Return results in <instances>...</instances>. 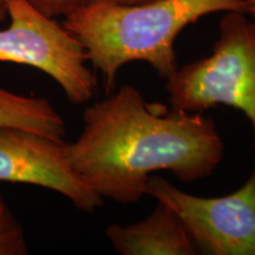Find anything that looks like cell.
I'll return each mask as SVG.
<instances>
[{
    "label": "cell",
    "instance_id": "obj_6",
    "mask_svg": "<svg viewBox=\"0 0 255 255\" xmlns=\"http://www.w3.org/2000/svg\"><path fill=\"white\" fill-rule=\"evenodd\" d=\"M0 182L56 191L84 213L96 212L104 201L73 170L64 139L21 128L0 127Z\"/></svg>",
    "mask_w": 255,
    "mask_h": 255
},
{
    "label": "cell",
    "instance_id": "obj_9",
    "mask_svg": "<svg viewBox=\"0 0 255 255\" xmlns=\"http://www.w3.org/2000/svg\"><path fill=\"white\" fill-rule=\"evenodd\" d=\"M28 246L23 226L0 193V255H26Z\"/></svg>",
    "mask_w": 255,
    "mask_h": 255
},
{
    "label": "cell",
    "instance_id": "obj_5",
    "mask_svg": "<svg viewBox=\"0 0 255 255\" xmlns=\"http://www.w3.org/2000/svg\"><path fill=\"white\" fill-rule=\"evenodd\" d=\"M145 195L170 207L182 220L199 254L255 255V171L228 195L201 197L152 176Z\"/></svg>",
    "mask_w": 255,
    "mask_h": 255
},
{
    "label": "cell",
    "instance_id": "obj_4",
    "mask_svg": "<svg viewBox=\"0 0 255 255\" xmlns=\"http://www.w3.org/2000/svg\"><path fill=\"white\" fill-rule=\"evenodd\" d=\"M9 25L0 30V62L31 66L52 78L68 101L83 104L97 89L79 40L28 0H4Z\"/></svg>",
    "mask_w": 255,
    "mask_h": 255
},
{
    "label": "cell",
    "instance_id": "obj_13",
    "mask_svg": "<svg viewBox=\"0 0 255 255\" xmlns=\"http://www.w3.org/2000/svg\"><path fill=\"white\" fill-rule=\"evenodd\" d=\"M7 18V11H6V6L4 0H0V21H4Z\"/></svg>",
    "mask_w": 255,
    "mask_h": 255
},
{
    "label": "cell",
    "instance_id": "obj_2",
    "mask_svg": "<svg viewBox=\"0 0 255 255\" xmlns=\"http://www.w3.org/2000/svg\"><path fill=\"white\" fill-rule=\"evenodd\" d=\"M245 12V0H154L142 4L90 0L66 15L64 27L84 47L107 94L120 70L146 63L164 81L177 71L175 41L188 25L213 13Z\"/></svg>",
    "mask_w": 255,
    "mask_h": 255
},
{
    "label": "cell",
    "instance_id": "obj_3",
    "mask_svg": "<svg viewBox=\"0 0 255 255\" xmlns=\"http://www.w3.org/2000/svg\"><path fill=\"white\" fill-rule=\"evenodd\" d=\"M165 89L175 109L203 113L227 105L242 111L253 128L255 149L254 19L245 12H225L212 53L178 68Z\"/></svg>",
    "mask_w": 255,
    "mask_h": 255
},
{
    "label": "cell",
    "instance_id": "obj_8",
    "mask_svg": "<svg viewBox=\"0 0 255 255\" xmlns=\"http://www.w3.org/2000/svg\"><path fill=\"white\" fill-rule=\"evenodd\" d=\"M0 127H14L64 139L66 127L56 108L44 97H33L0 87Z\"/></svg>",
    "mask_w": 255,
    "mask_h": 255
},
{
    "label": "cell",
    "instance_id": "obj_1",
    "mask_svg": "<svg viewBox=\"0 0 255 255\" xmlns=\"http://www.w3.org/2000/svg\"><path fill=\"white\" fill-rule=\"evenodd\" d=\"M73 170L102 199L133 205L145 195L155 171L180 181L209 177L225 145L212 117L149 103L124 84L85 108L83 129L66 143Z\"/></svg>",
    "mask_w": 255,
    "mask_h": 255
},
{
    "label": "cell",
    "instance_id": "obj_12",
    "mask_svg": "<svg viewBox=\"0 0 255 255\" xmlns=\"http://www.w3.org/2000/svg\"><path fill=\"white\" fill-rule=\"evenodd\" d=\"M102 1H110V2H117V4L132 5V4H142V2L154 1V0H102Z\"/></svg>",
    "mask_w": 255,
    "mask_h": 255
},
{
    "label": "cell",
    "instance_id": "obj_7",
    "mask_svg": "<svg viewBox=\"0 0 255 255\" xmlns=\"http://www.w3.org/2000/svg\"><path fill=\"white\" fill-rule=\"evenodd\" d=\"M105 235L122 255L199 254L180 216L158 201L144 220L126 226L113 223L105 229Z\"/></svg>",
    "mask_w": 255,
    "mask_h": 255
},
{
    "label": "cell",
    "instance_id": "obj_11",
    "mask_svg": "<svg viewBox=\"0 0 255 255\" xmlns=\"http://www.w3.org/2000/svg\"><path fill=\"white\" fill-rule=\"evenodd\" d=\"M245 13L255 20V0H245Z\"/></svg>",
    "mask_w": 255,
    "mask_h": 255
},
{
    "label": "cell",
    "instance_id": "obj_10",
    "mask_svg": "<svg viewBox=\"0 0 255 255\" xmlns=\"http://www.w3.org/2000/svg\"><path fill=\"white\" fill-rule=\"evenodd\" d=\"M39 11L51 18L64 17L85 5L90 0H28Z\"/></svg>",
    "mask_w": 255,
    "mask_h": 255
}]
</instances>
